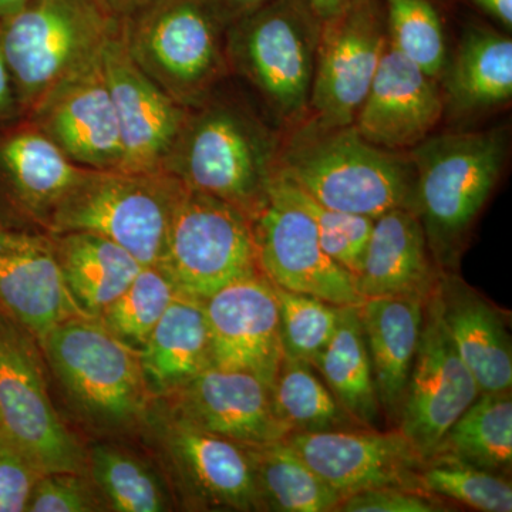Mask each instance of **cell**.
<instances>
[{"instance_id": "obj_19", "label": "cell", "mask_w": 512, "mask_h": 512, "mask_svg": "<svg viewBox=\"0 0 512 512\" xmlns=\"http://www.w3.org/2000/svg\"><path fill=\"white\" fill-rule=\"evenodd\" d=\"M157 427L188 500L217 510L264 511L244 444L201 429L175 412Z\"/></svg>"}, {"instance_id": "obj_2", "label": "cell", "mask_w": 512, "mask_h": 512, "mask_svg": "<svg viewBox=\"0 0 512 512\" xmlns=\"http://www.w3.org/2000/svg\"><path fill=\"white\" fill-rule=\"evenodd\" d=\"M410 157L416 173L413 210L431 254L446 272L497 187L507 137L495 130L441 134L412 148Z\"/></svg>"}, {"instance_id": "obj_34", "label": "cell", "mask_w": 512, "mask_h": 512, "mask_svg": "<svg viewBox=\"0 0 512 512\" xmlns=\"http://www.w3.org/2000/svg\"><path fill=\"white\" fill-rule=\"evenodd\" d=\"M178 293L173 279L160 265L143 266L126 291L97 320L121 342L140 352Z\"/></svg>"}, {"instance_id": "obj_48", "label": "cell", "mask_w": 512, "mask_h": 512, "mask_svg": "<svg viewBox=\"0 0 512 512\" xmlns=\"http://www.w3.org/2000/svg\"><path fill=\"white\" fill-rule=\"evenodd\" d=\"M101 2H103V3H106V5H107V2H106V0H101ZM109 9H110V8H109Z\"/></svg>"}, {"instance_id": "obj_9", "label": "cell", "mask_w": 512, "mask_h": 512, "mask_svg": "<svg viewBox=\"0 0 512 512\" xmlns=\"http://www.w3.org/2000/svg\"><path fill=\"white\" fill-rule=\"evenodd\" d=\"M158 265L178 291L200 301L232 282L262 272L251 218L234 205L184 184Z\"/></svg>"}, {"instance_id": "obj_20", "label": "cell", "mask_w": 512, "mask_h": 512, "mask_svg": "<svg viewBox=\"0 0 512 512\" xmlns=\"http://www.w3.org/2000/svg\"><path fill=\"white\" fill-rule=\"evenodd\" d=\"M0 312L39 343L64 320L90 318L64 284L52 235L0 225Z\"/></svg>"}, {"instance_id": "obj_25", "label": "cell", "mask_w": 512, "mask_h": 512, "mask_svg": "<svg viewBox=\"0 0 512 512\" xmlns=\"http://www.w3.org/2000/svg\"><path fill=\"white\" fill-rule=\"evenodd\" d=\"M426 301L400 296L363 299L359 303L377 399L384 416L392 423L399 421L419 348Z\"/></svg>"}, {"instance_id": "obj_15", "label": "cell", "mask_w": 512, "mask_h": 512, "mask_svg": "<svg viewBox=\"0 0 512 512\" xmlns=\"http://www.w3.org/2000/svg\"><path fill=\"white\" fill-rule=\"evenodd\" d=\"M86 170L28 117L0 123V225L47 234L57 205Z\"/></svg>"}, {"instance_id": "obj_22", "label": "cell", "mask_w": 512, "mask_h": 512, "mask_svg": "<svg viewBox=\"0 0 512 512\" xmlns=\"http://www.w3.org/2000/svg\"><path fill=\"white\" fill-rule=\"evenodd\" d=\"M174 412L201 429L244 446L284 440L271 386L254 373L210 366L175 392Z\"/></svg>"}, {"instance_id": "obj_32", "label": "cell", "mask_w": 512, "mask_h": 512, "mask_svg": "<svg viewBox=\"0 0 512 512\" xmlns=\"http://www.w3.org/2000/svg\"><path fill=\"white\" fill-rule=\"evenodd\" d=\"M276 416L291 433L365 429L340 406L311 363L282 356L271 384Z\"/></svg>"}, {"instance_id": "obj_27", "label": "cell", "mask_w": 512, "mask_h": 512, "mask_svg": "<svg viewBox=\"0 0 512 512\" xmlns=\"http://www.w3.org/2000/svg\"><path fill=\"white\" fill-rule=\"evenodd\" d=\"M52 239L64 284L90 318H99L143 268L126 249L96 234L66 232Z\"/></svg>"}, {"instance_id": "obj_45", "label": "cell", "mask_w": 512, "mask_h": 512, "mask_svg": "<svg viewBox=\"0 0 512 512\" xmlns=\"http://www.w3.org/2000/svg\"><path fill=\"white\" fill-rule=\"evenodd\" d=\"M478 8L497 19L505 28L512 26V0H471Z\"/></svg>"}, {"instance_id": "obj_3", "label": "cell", "mask_w": 512, "mask_h": 512, "mask_svg": "<svg viewBox=\"0 0 512 512\" xmlns=\"http://www.w3.org/2000/svg\"><path fill=\"white\" fill-rule=\"evenodd\" d=\"M117 25L101 0H30L0 20V49L22 117L100 57Z\"/></svg>"}, {"instance_id": "obj_44", "label": "cell", "mask_w": 512, "mask_h": 512, "mask_svg": "<svg viewBox=\"0 0 512 512\" xmlns=\"http://www.w3.org/2000/svg\"><path fill=\"white\" fill-rule=\"evenodd\" d=\"M348 2L349 0H301L302 5L319 23L335 16Z\"/></svg>"}, {"instance_id": "obj_7", "label": "cell", "mask_w": 512, "mask_h": 512, "mask_svg": "<svg viewBox=\"0 0 512 512\" xmlns=\"http://www.w3.org/2000/svg\"><path fill=\"white\" fill-rule=\"evenodd\" d=\"M319 22L301 0H268L225 30L228 66L284 119L309 107Z\"/></svg>"}, {"instance_id": "obj_42", "label": "cell", "mask_w": 512, "mask_h": 512, "mask_svg": "<svg viewBox=\"0 0 512 512\" xmlns=\"http://www.w3.org/2000/svg\"><path fill=\"white\" fill-rule=\"evenodd\" d=\"M22 117L18 99H16L15 87L10 77L8 64L0 49V123L16 120Z\"/></svg>"}, {"instance_id": "obj_43", "label": "cell", "mask_w": 512, "mask_h": 512, "mask_svg": "<svg viewBox=\"0 0 512 512\" xmlns=\"http://www.w3.org/2000/svg\"><path fill=\"white\" fill-rule=\"evenodd\" d=\"M211 5L217 10L225 28H228L235 20L248 15L252 10L258 9L268 0H210Z\"/></svg>"}, {"instance_id": "obj_46", "label": "cell", "mask_w": 512, "mask_h": 512, "mask_svg": "<svg viewBox=\"0 0 512 512\" xmlns=\"http://www.w3.org/2000/svg\"><path fill=\"white\" fill-rule=\"evenodd\" d=\"M106 2L114 16L124 18V16L130 15L134 10L144 5L147 0H106Z\"/></svg>"}, {"instance_id": "obj_6", "label": "cell", "mask_w": 512, "mask_h": 512, "mask_svg": "<svg viewBox=\"0 0 512 512\" xmlns=\"http://www.w3.org/2000/svg\"><path fill=\"white\" fill-rule=\"evenodd\" d=\"M181 188L164 170H86L57 205L47 234L89 232L120 245L143 266L158 265Z\"/></svg>"}, {"instance_id": "obj_41", "label": "cell", "mask_w": 512, "mask_h": 512, "mask_svg": "<svg viewBox=\"0 0 512 512\" xmlns=\"http://www.w3.org/2000/svg\"><path fill=\"white\" fill-rule=\"evenodd\" d=\"M446 504L419 490L409 488L382 487L360 491L343 498L339 512H441Z\"/></svg>"}, {"instance_id": "obj_31", "label": "cell", "mask_w": 512, "mask_h": 512, "mask_svg": "<svg viewBox=\"0 0 512 512\" xmlns=\"http://www.w3.org/2000/svg\"><path fill=\"white\" fill-rule=\"evenodd\" d=\"M433 454L511 477L512 399L508 393H481L444 434ZM431 454V456H433Z\"/></svg>"}, {"instance_id": "obj_21", "label": "cell", "mask_w": 512, "mask_h": 512, "mask_svg": "<svg viewBox=\"0 0 512 512\" xmlns=\"http://www.w3.org/2000/svg\"><path fill=\"white\" fill-rule=\"evenodd\" d=\"M434 79L400 55L389 40L352 126L369 143L392 151L419 146L443 116Z\"/></svg>"}, {"instance_id": "obj_30", "label": "cell", "mask_w": 512, "mask_h": 512, "mask_svg": "<svg viewBox=\"0 0 512 512\" xmlns=\"http://www.w3.org/2000/svg\"><path fill=\"white\" fill-rule=\"evenodd\" d=\"M262 510L330 512L343 497L312 470L285 440L244 446Z\"/></svg>"}, {"instance_id": "obj_16", "label": "cell", "mask_w": 512, "mask_h": 512, "mask_svg": "<svg viewBox=\"0 0 512 512\" xmlns=\"http://www.w3.org/2000/svg\"><path fill=\"white\" fill-rule=\"evenodd\" d=\"M25 117L73 164L87 170H123V141L103 53L59 84Z\"/></svg>"}, {"instance_id": "obj_5", "label": "cell", "mask_w": 512, "mask_h": 512, "mask_svg": "<svg viewBox=\"0 0 512 512\" xmlns=\"http://www.w3.org/2000/svg\"><path fill=\"white\" fill-rule=\"evenodd\" d=\"M120 30L138 67L187 109L208 101L228 70L227 28L210 0H147Z\"/></svg>"}, {"instance_id": "obj_8", "label": "cell", "mask_w": 512, "mask_h": 512, "mask_svg": "<svg viewBox=\"0 0 512 512\" xmlns=\"http://www.w3.org/2000/svg\"><path fill=\"white\" fill-rule=\"evenodd\" d=\"M40 346L70 399L94 423L120 427L143 416L148 387L140 353L99 320H64Z\"/></svg>"}, {"instance_id": "obj_17", "label": "cell", "mask_w": 512, "mask_h": 512, "mask_svg": "<svg viewBox=\"0 0 512 512\" xmlns=\"http://www.w3.org/2000/svg\"><path fill=\"white\" fill-rule=\"evenodd\" d=\"M103 69L119 119L123 171L163 170L190 109L168 96L134 62L119 25L103 49Z\"/></svg>"}, {"instance_id": "obj_18", "label": "cell", "mask_w": 512, "mask_h": 512, "mask_svg": "<svg viewBox=\"0 0 512 512\" xmlns=\"http://www.w3.org/2000/svg\"><path fill=\"white\" fill-rule=\"evenodd\" d=\"M212 366L254 373L271 386L284 356L278 301L262 272L205 299Z\"/></svg>"}, {"instance_id": "obj_37", "label": "cell", "mask_w": 512, "mask_h": 512, "mask_svg": "<svg viewBox=\"0 0 512 512\" xmlns=\"http://www.w3.org/2000/svg\"><path fill=\"white\" fill-rule=\"evenodd\" d=\"M272 286L278 301L284 355L312 365L332 339L338 325L339 306L308 293Z\"/></svg>"}, {"instance_id": "obj_24", "label": "cell", "mask_w": 512, "mask_h": 512, "mask_svg": "<svg viewBox=\"0 0 512 512\" xmlns=\"http://www.w3.org/2000/svg\"><path fill=\"white\" fill-rule=\"evenodd\" d=\"M441 318L478 392L512 389V345L507 313L460 278L443 272L437 286Z\"/></svg>"}, {"instance_id": "obj_10", "label": "cell", "mask_w": 512, "mask_h": 512, "mask_svg": "<svg viewBox=\"0 0 512 512\" xmlns=\"http://www.w3.org/2000/svg\"><path fill=\"white\" fill-rule=\"evenodd\" d=\"M36 342L0 312V434L43 474H83L87 454L50 402Z\"/></svg>"}, {"instance_id": "obj_11", "label": "cell", "mask_w": 512, "mask_h": 512, "mask_svg": "<svg viewBox=\"0 0 512 512\" xmlns=\"http://www.w3.org/2000/svg\"><path fill=\"white\" fill-rule=\"evenodd\" d=\"M251 222L259 268L272 284L338 306L363 301L355 276L323 251L315 222L275 171Z\"/></svg>"}, {"instance_id": "obj_29", "label": "cell", "mask_w": 512, "mask_h": 512, "mask_svg": "<svg viewBox=\"0 0 512 512\" xmlns=\"http://www.w3.org/2000/svg\"><path fill=\"white\" fill-rule=\"evenodd\" d=\"M447 97L458 113H474L512 97V42L494 30H468L448 72Z\"/></svg>"}, {"instance_id": "obj_35", "label": "cell", "mask_w": 512, "mask_h": 512, "mask_svg": "<svg viewBox=\"0 0 512 512\" xmlns=\"http://www.w3.org/2000/svg\"><path fill=\"white\" fill-rule=\"evenodd\" d=\"M419 485L424 493L448 498L471 510L512 511L510 478L481 470L456 457L433 454L426 458L419 473Z\"/></svg>"}, {"instance_id": "obj_28", "label": "cell", "mask_w": 512, "mask_h": 512, "mask_svg": "<svg viewBox=\"0 0 512 512\" xmlns=\"http://www.w3.org/2000/svg\"><path fill=\"white\" fill-rule=\"evenodd\" d=\"M340 406L359 426L376 429L382 417L359 305L339 306L338 325L312 363Z\"/></svg>"}, {"instance_id": "obj_47", "label": "cell", "mask_w": 512, "mask_h": 512, "mask_svg": "<svg viewBox=\"0 0 512 512\" xmlns=\"http://www.w3.org/2000/svg\"><path fill=\"white\" fill-rule=\"evenodd\" d=\"M30 0H0V20L9 18L13 13L19 12Z\"/></svg>"}, {"instance_id": "obj_38", "label": "cell", "mask_w": 512, "mask_h": 512, "mask_svg": "<svg viewBox=\"0 0 512 512\" xmlns=\"http://www.w3.org/2000/svg\"><path fill=\"white\" fill-rule=\"evenodd\" d=\"M281 180L284 181L293 200L298 202L315 222L323 251L356 279L362 271L367 244L375 227V218L332 210L319 204L284 178Z\"/></svg>"}, {"instance_id": "obj_40", "label": "cell", "mask_w": 512, "mask_h": 512, "mask_svg": "<svg viewBox=\"0 0 512 512\" xmlns=\"http://www.w3.org/2000/svg\"><path fill=\"white\" fill-rule=\"evenodd\" d=\"M42 474L18 447L0 434V512L26 511Z\"/></svg>"}, {"instance_id": "obj_1", "label": "cell", "mask_w": 512, "mask_h": 512, "mask_svg": "<svg viewBox=\"0 0 512 512\" xmlns=\"http://www.w3.org/2000/svg\"><path fill=\"white\" fill-rule=\"evenodd\" d=\"M275 174L332 210L376 220L414 207L410 154L377 147L353 126L303 124L276 153Z\"/></svg>"}, {"instance_id": "obj_23", "label": "cell", "mask_w": 512, "mask_h": 512, "mask_svg": "<svg viewBox=\"0 0 512 512\" xmlns=\"http://www.w3.org/2000/svg\"><path fill=\"white\" fill-rule=\"evenodd\" d=\"M412 208H396L375 220L356 288L362 299L419 298L426 301L443 275Z\"/></svg>"}, {"instance_id": "obj_14", "label": "cell", "mask_w": 512, "mask_h": 512, "mask_svg": "<svg viewBox=\"0 0 512 512\" xmlns=\"http://www.w3.org/2000/svg\"><path fill=\"white\" fill-rule=\"evenodd\" d=\"M285 443L343 498L373 488L423 491L424 458L399 429L291 433Z\"/></svg>"}, {"instance_id": "obj_33", "label": "cell", "mask_w": 512, "mask_h": 512, "mask_svg": "<svg viewBox=\"0 0 512 512\" xmlns=\"http://www.w3.org/2000/svg\"><path fill=\"white\" fill-rule=\"evenodd\" d=\"M87 471L114 511L168 510L167 495L156 474L143 461L119 447L94 446L87 454Z\"/></svg>"}, {"instance_id": "obj_26", "label": "cell", "mask_w": 512, "mask_h": 512, "mask_svg": "<svg viewBox=\"0 0 512 512\" xmlns=\"http://www.w3.org/2000/svg\"><path fill=\"white\" fill-rule=\"evenodd\" d=\"M138 353L148 392L175 393L212 366L204 301L178 293Z\"/></svg>"}, {"instance_id": "obj_4", "label": "cell", "mask_w": 512, "mask_h": 512, "mask_svg": "<svg viewBox=\"0 0 512 512\" xmlns=\"http://www.w3.org/2000/svg\"><path fill=\"white\" fill-rule=\"evenodd\" d=\"M278 148L241 110L205 101L190 110L163 170L181 183L234 205L249 218L262 207Z\"/></svg>"}, {"instance_id": "obj_13", "label": "cell", "mask_w": 512, "mask_h": 512, "mask_svg": "<svg viewBox=\"0 0 512 512\" xmlns=\"http://www.w3.org/2000/svg\"><path fill=\"white\" fill-rule=\"evenodd\" d=\"M478 394L476 380L444 325L434 292L424 303L419 348L397 429L412 441L421 456L429 458Z\"/></svg>"}, {"instance_id": "obj_36", "label": "cell", "mask_w": 512, "mask_h": 512, "mask_svg": "<svg viewBox=\"0 0 512 512\" xmlns=\"http://www.w3.org/2000/svg\"><path fill=\"white\" fill-rule=\"evenodd\" d=\"M384 18L390 45L436 80L446 67V40L429 0H384Z\"/></svg>"}, {"instance_id": "obj_12", "label": "cell", "mask_w": 512, "mask_h": 512, "mask_svg": "<svg viewBox=\"0 0 512 512\" xmlns=\"http://www.w3.org/2000/svg\"><path fill=\"white\" fill-rule=\"evenodd\" d=\"M386 18L379 0H349L319 23L309 107L313 120L352 126L386 45Z\"/></svg>"}, {"instance_id": "obj_39", "label": "cell", "mask_w": 512, "mask_h": 512, "mask_svg": "<svg viewBox=\"0 0 512 512\" xmlns=\"http://www.w3.org/2000/svg\"><path fill=\"white\" fill-rule=\"evenodd\" d=\"M99 510L93 488L82 473H47L37 480L29 512H89Z\"/></svg>"}]
</instances>
